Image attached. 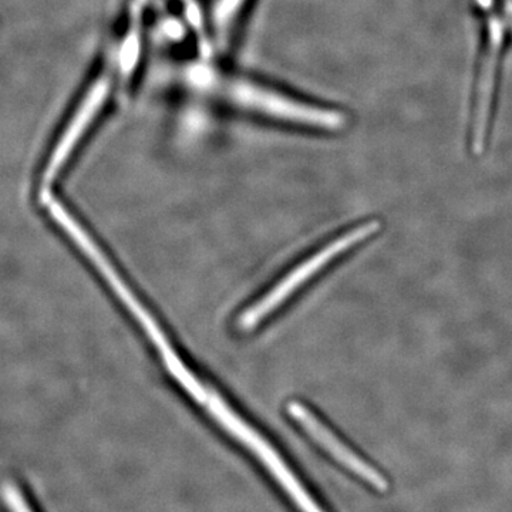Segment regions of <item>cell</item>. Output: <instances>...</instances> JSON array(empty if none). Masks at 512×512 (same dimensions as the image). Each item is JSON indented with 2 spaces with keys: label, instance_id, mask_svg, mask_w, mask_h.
Returning a JSON list of instances; mask_svg holds the SVG:
<instances>
[{
  "label": "cell",
  "instance_id": "1",
  "mask_svg": "<svg viewBox=\"0 0 512 512\" xmlns=\"http://www.w3.org/2000/svg\"><path fill=\"white\" fill-rule=\"evenodd\" d=\"M191 80L200 89L215 94L229 106L276 123L328 133L343 130L349 123L343 111L296 99L242 77L211 72L207 67L192 70Z\"/></svg>",
  "mask_w": 512,
  "mask_h": 512
},
{
  "label": "cell",
  "instance_id": "2",
  "mask_svg": "<svg viewBox=\"0 0 512 512\" xmlns=\"http://www.w3.org/2000/svg\"><path fill=\"white\" fill-rule=\"evenodd\" d=\"M202 406L207 409V412L210 413L234 439H237L239 443L244 444L249 451L255 454V457L264 464L266 470L275 478L276 483L281 485L282 490L288 494V497L291 498L292 503L299 508V511L325 512L322 510V507L316 503L315 498L308 493V490L303 487L298 477L292 473L291 468L282 460L278 451H276L258 431L252 429L241 417H238L237 414L232 412L231 407L222 400L220 394L215 393L212 389L208 390V399L205 400Z\"/></svg>",
  "mask_w": 512,
  "mask_h": 512
},
{
  "label": "cell",
  "instance_id": "3",
  "mask_svg": "<svg viewBox=\"0 0 512 512\" xmlns=\"http://www.w3.org/2000/svg\"><path fill=\"white\" fill-rule=\"evenodd\" d=\"M49 210L50 214H52L53 220L60 224V227L67 232V234L72 237L73 241L82 248L84 254L89 256L90 261L96 265V268L99 269L101 275L106 278V281L109 282L111 288L114 289V292L119 295L121 301L124 302V305L127 306L128 311L133 313L134 318L138 320L143 329L146 330L150 339L153 340L156 348L160 350L161 356L167 355L173 350V346L170 345L168 339L165 338L163 330L160 329V326L157 325L156 319L150 315V312L141 305L140 301L133 295V292L130 291V288L126 284H124L123 279L120 278V275L117 274L114 266L110 264L109 259L106 258V255L100 251L99 247L94 244L92 238L86 234V231L76 221L73 220L72 215L69 214L60 202L49 200Z\"/></svg>",
  "mask_w": 512,
  "mask_h": 512
},
{
  "label": "cell",
  "instance_id": "4",
  "mask_svg": "<svg viewBox=\"0 0 512 512\" xmlns=\"http://www.w3.org/2000/svg\"><path fill=\"white\" fill-rule=\"evenodd\" d=\"M379 229V222H367V224L360 225V227L353 229V231L348 232V234L343 235V237L336 239L335 242L323 248L318 254L313 255L309 261H306L305 264L295 269L288 278L284 279L281 284L276 286L274 291L269 292L262 301L255 303L252 308L242 313L241 318H239V328L242 330L254 329L261 320H264L265 316L274 312L285 299H288L289 295H291L295 289H298L306 279L311 278L315 272H318L323 266L329 264L336 256L348 251L349 248L355 247L359 242L372 237Z\"/></svg>",
  "mask_w": 512,
  "mask_h": 512
},
{
  "label": "cell",
  "instance_id": "5",
  "mask_svg": "<svg viewBox=\"0 0 512 512\" xmlns=\"http://www.w3.org/2000/svg\"><path fill=\"white\" fill-rule=\"evenodd\" d=\"M110 93L111 79L107 74H101L84 94L82 101L73 113L72 119L64 128L59 143L56 144L55 150L50 154L49 163H47L45 174H43V187H49L59 175L63 165L66 164L67 158L72 156L74 148L80 143L84 134L90 130L94 121L99 117L100 111L106 106Z\"/></svg>",
  "mask_w": 512,
  "mask_h": 512
},
{
  "label": "cell",
  "instance_id": "6",
  "mask_svg": "<svg viewBox=\"0 0 512 512\" xmlns=\"http://www.w3.org/2000/svg\"><path fill=\"white\" fill-rule=\"evenodd\" d=\"M286 410H288L289 416H291L323 450L328 451L330 456L335 458L338 463L348 468L352 473H355L356 476L362 478L367 484L372 485V487L376 488L380 493L389 490V483H387L386 478H384L379 471L370 466V464H367L366 461H363L362 458L357 457L350 448L346 447L345 444L332 433V431L326 429L322 421L313 416L311 410L306 409L303 404L298 402L288 403Z\"/></svg>",
  "mask_w": 512,
  "mask_h": 512
},
{
  "label": "cell",
  "instance_id": "7",
  "mask_svg": "<svg viewBox=\"0 0 512 512\" xmlns=\"http://www.w3.org/2000/svg\"><path fill=\"white\" fill-rule=\"evenodd\" d=\"M147 0H133L130 25L121 43L117 55V69L124 83H128L136 73L141 57V26H143V10Z\"/></svg>",
  "mask_w": 512,
  "mask_h": 512
},
{
  "label": "cell",
  "instance_id": "8",
  "mask_svg": "<svg viewBox=\"0 0 512 512\" xmlns=\"http://www.w3.org/2000/svg\"><path fill=\"white\" fill-rule=\"evenodd\" d=\"M248 0H215L211 10V28L218 47H227L237 29L239 16Z\"/></svg>",
  "mask_w": 512,
  "mask_h": 512
},
{
  "label": "cell",
  "instance_id": "9",
  "mask_svg": "<svg viewBox=\"0 0 512 512\" xmlns=\"http://www.w3.org/2000/svg\"><path fill=\"white\" fill-rule=\"evenodd\" d=\"M3 503L10 512H33L25 495L15 484H5L2 488Z\"/></svg>",
  "mask_w": 512,
  "mask_h": 512
},
{
  "label": "cell",
  "instance_id": "10",
  "mask_svg": "<svg viewBox=\"0 0 512 512\" xmlns=\"http://www.w3.org/2000/svg\"><path fill=\"white\" fill-rule=\"evenodd\" d=\"M185 10H187V18L195 30L202 32L201 13L195 0H184Z\"/></svg>",
  "mask_w": 512,
  "mask_h": 512
},
{
  "label": "cell",
  "instance_id": "11",
  "mask_svg": "<svg viewBox=\"0 0 512 512\" xmlns=\"http://www.w3.org/2000/svg\"><path fill=\"white\" fill-rule=\"evenodd\" d=\"M508 9L512 8V0H507Z\"/></svg>",
  "mask_w": 512,
  "mask_h": 512
}]
</instances>
